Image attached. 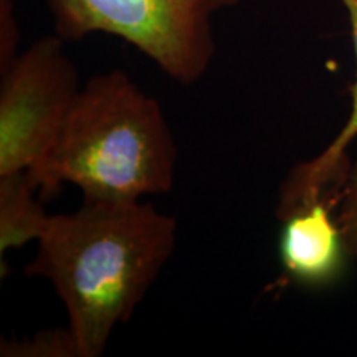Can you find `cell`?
Wrapping results in <instances>:
<instances>
[{"mask_svg":"<svg viewBox=\"0 0 357 357\" xmlns=\"http://www.w3.org/2000/svg\"><path fill=\"white\" fill-rule=\"evenodd\" d=\"M40 200L38 189L29 171L0 176V258L22 248L30 242H38L50 215Z\"/></svg>","mask_w":357,"mask_h":357,"instance_id":"52a82bcc","label":"cell"},{"mask_svg":"<svg viewBox=\"0 0 357 357\" xmlns=\"http://www.w3.org/2000/svg\"><path fill=\"white\" fill-rule=\"evenodd\" d=\"M339 2L342 3L347 13L356 55V79L351 88L349 118L323 153L291 169L287 181L281 185L276 213L311 202L328 190L339 189L351 166L347 147L357 137V0H339Z\"/></svg>","mask_w":357,"mask_h":357,"instance_id":"8992f818","label":"cell"},{"mask_svg":"<svg viewBox=\"0 0 357 357\" xmlns=\"http://www.w3.org/2000/svg\"><path fill=\"white\" fill-rule=\"evenodd\" d=\"M19 42L20 29L13 10V0H0V73L20 55Z\"/></svg>","mask_w":357,"mask_h":357,"instance_id":"30bf717a","label":"cell"},{"mask_svg":"<svg viewBox=\"0 0 357 357\" xmlns=\"http://www.w3.org/2000/svg\"><path fill=\"white\" fill-rule=\"evenodd\" d=\"M337 190L278 213V255L283 273L298 287L321 291L341 283L352 260L337 215Z\"/></svg>","mask_w":357,"mask_h":357,"instance_id":"5b68a950","label":"cell"},{"mask_svg":"<svg viewBox=\"0 0 357 357\" xmlns=\"http://www.w3.org/2000/svg\"><path fill=\"white\" fill-rule=\"evenodd\" d=\"M336 215L344 231L352 260L357 261V160L351 162L337 189Z\"/></svg>","mask_w":357,"mask_h":357,"instance_id":"9c48e42d","label":"cell"},{"mask_svg":"<svg viewBox=\"0 0 357 357\" xmlns=\"http://www.w3.org/2000/svg\"><path fill=\"white\" fill-rule=\"evenodd\" d=\"M0 354L3 357H82L77 341L70 329L43 331L35 334L33 339L26 341L2 342Z\"/></svg>","mask_w":357,"mask_h":357,"instance_id":"ba28073f","label":"cell"},{"mask_svg":"<svg viewBox=\"0 0 357 357\" xmlns=\"http://www.w3.org/2000/svg\"><path fill=\"white\" fill-rule=\"evenodd\" d=\"M63 43L35 40L0 73V176L37 167L63 129L83 86Z\"/></svg>","mask_w":357,"mask_h":357,"instance_id":"277c9868","label":"cell"},{"mask_svg":"<svg viewBox=\"0 0 357 357\" xmlns=\"http://www.w3.org/2000/svg\"><path fill=\"white\" fill-rule=\"evenodd\" d=\"M177 158L159 101L113 68L83 84L50 153L29 174L43 200L65 184L84 200H141L172 190Z\"/></svg>","mask_w":357,"mask_h":357,"instance_id":"7a4b0ae2","label":"cell"},{"mask_svg":"<svg viewBox=\"0 0 357 357\" xmlns=\"http://www.w3.org/2000/svg\"><path fill=\"white\" fill-rule=\"evenodd\" d=\"M243 0H47L55 33L121 38L174 82L189 86L215 58L213 17Z\"/></svg>","mask_w":357,"mask_h":357,"instance_id":"3957f363","label":"cell"},{"mask_svg":"<svg viewBox=\"0 0 357 357\" xmlns=\"http://www.w3.org/2000/svg\"><path fill=\"white\" fill-rule=\"evenodd\" d=\"M177 218L142 200H84L50 215L26 276L52 283L79 356L100 357L128 323L177 245Z\"/></svg>","mask_w":357,"mask_h":357,"instance_id":"6da1fadb","label":"cell"}]
</instances>
